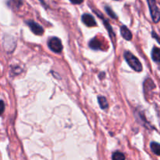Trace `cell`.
Returning a JSON list of instances; mask_svg holds the SVG:
<instances>
[{"instance_id":"1","label":"cell","mask_w":160,"mask_h":160,"mask_svg":"<svg viewBox=\"0 0 160 160\" xmlns=\"http://www.w3.org/2000/svg\"><path fill=\"white\" fill-rule=\"evenodd\" d=\"M124 57L128 64L131 66L133 70L136 71V72H141L142 70V65L139 60L135 56H134L131 52H126L124 53Z\"/></svg>"},{"instance_id":"2","label":"cell","mask_w":160,"mask_h":160,"mask_svg":"<svg viewBox=\"0 0 160 160\" xmlns=\"http://www.w3.org/2000/svg\"><path fill=\"white\" fill-rule=\"evenodd\" d=\"M147 1H148V6H149L150 13H151L152 20L155 23H158L160 19V13L156 0H147Z\"/></svg>"},{"instance_id":"3","label":"cell","mask_w":160,"mask_h":160,"mask_svg":"<svg viewBox=\"0 0 160 160\" xmlns=\"http://www.w3.org/2000/svg\"><path fill=\"white\" fill-rule=\"evenodd\" d=\"M48 45L50 50L55 53H60L62 50V42H61L60 39L56 37L52 38L48 42Z\"/></svg>"},{"instance_id":"4","label":"cell","mask_w":160,"mask_h":160,"mask_svg":"<svg viewBox=\"0 0 160 160\" xmlns=\"http://www.w3.org/2000/svg\"><path fill=\"white\" fill-rule=\"evenodd\" d=\"M27 23H28V25L30 27L31 31H32L35 35H41L43 34L44 32L43 28H42L41 25H39L38 23L33 21V20H29V21H28Z\"/></svg>"},{"instance_id":"5","label":"cell","mask_w":160,"mask_h":160,"mask_svg":"<svg viewBox=\"0 0 160 160\" xmlns=\"http://www.w3.org/2000/svg\"><path fill=\"white\" fill-rule=\"evenodd\" d=\"M82 21L85 25L88 27H93L96 25V21L95 18L91 14L84 13L82 15Z\"/></svg>"},{"instance_id":"6","label":"cell","mask_w":160,"mask_h":160,"mask_svg":"<svg viewBox=\"0 0 160 160\" xmlns=\"http://www.w3.org/2000/svg\"><path fill=\"white\" fill-rule=\"evenodd\" d=\"M120 33H121V35L123 36V39H125L126 40H131L132 39V33L128 28V27L126 26H122L120 28Z\"/></svg>"},{"instance_id":"7","label":"cell","mask_w":160,"mask_h":160,"mask_svg":"<svg viewBox=\"0 0 160 160\" xmlns=\"http://www.w3.org/2000/svg\"><path fill=\"white\" fill-rule=\"evenodd\" d=\"M89 46L92 50H100L102 48V42L98 38H94L93 39L90 41L89 42Z\"/></svg>"},{"instance_id":"8","label":"cell","mask_w":160,"mask_h":160,"mask_svg":"<svg viewBox=\"0 0 160 160\" xmlns=\"http://www.w3.org/2000/svg\"><path fill=\"white\" fill-rule=\"evenodd\" d=\"M152 58L154 61L156 62H159V59H160V51L158 47H154L152 51Z\"/></svg>"},{"instance_id":"9","label":"cell","mask_w":160,"mask_h":160,"mask_svg":"<svg viewBox=\"0 0 160 160\" xmlns=\"http://www.w3.org/2000/svg\"><path fill=\"white\" fill-rule=\"evenodd\" d=\"M98 104H99L100 105V108H101L102 109H106V108H108L109 105H108V101L106 99V97L100 96V97H98Z\"/></svg>"},{"instance_id":"10","label":"cell","mask_w":160,"mask_h":160,"mask_svg":"<svg viewBox=\"0 0 160 160\" xmlns=\"http://www.w3.org/2000/svg\"><path fill=\"white\" fill-rule=\"evenodd\" d=\"M151 149L153 153L156 154V155H159V151H160V147L159 144L156 142H152L151 143Z\"/></svg>"},{"instance_id":"11","label":"cell","mask_w":160,"mask_h":160,"mask_svg":"<svg viewBox=\"0 0 160 160\" xmlns=\"http://www.w3.org/2000/svg\"><path fill=\"white\" fill-rule=\"evenodd\" d=\"M112 160H125V155L120 152H114L112 157Z\"/></svg>"},{"instance_id":"12","label":"cell","mask_w":160,"mask_h":160,"mask_svg":"<svg viewBox=\"0 0 160 160\" xmlns=\"http://www.w3.org/2000/svg\"><path fill=\"white\" fill-rule=\"evenodd\" d=\"M106 13H107L110 16V17H112V18H113V19L117 18V15H116L115 13L112 10V9H111V8L108 7V6H106Z\"/></svg>"},{"instance_id":"13","label":"cell","mask_w":160,"mask_h":160,"mask_svg":"<svg viewBox=\"0 0 160 160\" xmlns=\"http://www.w3.org/2000/svg\"><path fill=\"white\" fill-rule=\"evenodd\" d=\"M5 109V104H4V102L2 100H0V115H2Z\"/></svg>"},{"instance_id":"14","label":"cell","mask_w":160,"mask_h":160,"mask_svg":"<svg viewBox=\"0 0 160 160\" xmlns=\"http://www.w3.org/2000/svg\"><path fill=\"white\" fill-rule=\"evenodd\" d=\"M73 4H81L84 2V0H70Z\"/></svg>"},{"instance_id":"15","label":"cell","mask_w":160,"mask_h":160,"mask_svg":"<svg viewBox=\"0 0 160 160\" xmlns=\"http://www.w3.org/2000/svg\"><path fill=\"white\" fill-rule=\"evenodd\" d=\"M117 1H118V0H117Z\"/></svg>"}]
</instances>
